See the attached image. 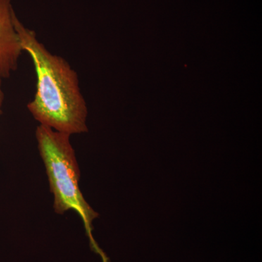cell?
Wrapping results in <instances>:
<instances>
[{
	"mask_svg": "<svg viewBox=\"0 0 262 262\" xmlns=\"http://www.w3.org/2000/svg\"><path fill=\"white\" fill-rule=\"evenodd\" d=\"M14 25L23 52L33 62L37 86L29 113L39 125L69 135L88 132L87 103L80 87L78 75L63 57L53 54L27 28L15 13Z\"/></svg>",
	"mask_w": 262,
	"mask_h": 262,
	"instance_id": "cell-1",
	"label": "cell"
},
{
	"mask_svg": "<svg viewBox=\"0 0 262 262\" xmlns=\"http://www.w3.org/2000/svg\"><path fill=\"white\" fill-rule=\"evenodd\" d=\"M35 137L53 196V211L58 215L75 211L90 232L91 223L98 214L81 192L80 167L71 136L39 125Z\"/></svg>",
	"mask_w": 262,
	"mask_h": 262,
	"instance_id": "cell-2",
	"label": "cell"
},
{
	"mask_svg": "<svg viewBox=\"0 0 262 262\" xmlns=\"http://www.w3.org/2000/svg\"><path fill=\"white\" fill-rule=\"evenodd\" d=\"M13 0H0V76L8 78L18 69L23 50L15 30Z\"/></svg>",
	"mask_w": 262,
	"mask_h": 262,
	"instance_id": "cell-3",
	"label": "cell"
},
{
	"mask_svg": "<svg viewBox=\"0 0 262 262\" xmlns=\"http://www.w3.org/2000/svg\"><path fill=\"white\" fill-rule=\"evenodd\" d=\"M3 80H4V79L0 76V119H1L2 115H3V106L5 100L4 91H3Z\"/></svg>",
	"mask_w": 262,
	"mask_h": 262,
	"instance_id": "cell-4",
	"label": "cell"
}]
</instances>
